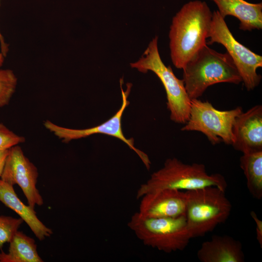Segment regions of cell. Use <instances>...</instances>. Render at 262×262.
<instances>
[{
	"mask_svg": "<svg viewBox=\"0 0 262 262\" xmlns=\"http://www.w3.org/2000/svg\"><path fill=\"white\" fill-rule=\"evenodd\" d=\"M212 16L205 1L196 0L184 4L173 17L169 33V48L176 67L182 69L206 45Z\"/></svg>",
	"mask_w": 262,
	"mask_h": 262,
	"instance_id": "6da1fadb",
	"label": "cell"
},
{
	"mask_svg": "<svg viewBox=\"0 0 262 262\" xmlns=\"http://www.w3.org/2000/svg\"><path fill=\"white\" fill-rule=\"evenodd\" d=\"M183 81L191 99L201 97L207 88L220 82L238 84L242 82L227 52L219 53L204 45L183 67Z\"/></svg>",
	"mask_w": 262,
	"mask_h": 262,
	"instance_id": "7a4b0ae2",
	"label": "cell"
},
{
	"mask_svg": "<svg viewBox=\"0 0 262 262\" xmlns=\"http://www.w3.org/2000/svg\"><path fill=\"white\" fill-rule=\"evenodd\" d=\"M209 186L224 191L227 183L220 174H209L202 164H186L176 158L167 159L162 168L153 173L137 191L136 198L160 189L189 191Z\"/></svg>",
	"mask_w": 262,
	"mask_h": 262,
	"instance_id": "3957f363",
	"label": "cell"
},
{
	"mask_svg": "<svg viewBox=\"0 0 262 262\" xmlns=\"http://www.w3.org/2000/svg\"><path fill=\"white\" fill-rule=\"evenodd\" d=\"M185 192V216L192 238L204 236L229 218L232 205L225 191L209 186Z\"/></svg>",
	"mask_w": 262,
	"mask_h": 262,
	"instance_id": "277c9868",
	"label": "cell"
},
{
	"mask_svg": "<svg viewBox=\"0 0 262 262\" xmlns=\"http://www.w3.org/2000/svg\"><path fill=\"white\" fill-rule=\"evenodd\" d=\"M128 226L145 245L167 253L183 250L192 238L185 215L149 217L138 212Z\"/></svg>",
	"mask_w": 262,
	"mask_h": 262,
	"instance_id": "5b68a950",
	"label": "cell"
},
{
	"mask_svg": "<svg viewBox=\"0 0 262 262\" xmlns=\"http://www.w3.org/2000/svg\"><path fill=\"white\" fill-rule=\"evenodd\" d=\"M158 39L157 36L153 38L141 57L130 65L141 72L151 71L157 76L166 92L170 119L177 123L185 124L189 117L191 99L183 81L178 79L171 67L166 66L162 61L158 50Z\"/></svg>",
	"mask_w": 262,
	"mask_h": 262,
	"instance_id": "8992f818",
	"label": "cell"
},
{
	"mask_svg": "<svg viewBox=\"0 0 262 262\" xmlns=\"http://www.w3.org/2000/svg\"><path fill=\"white\" fill-rule=\"evenodd\" d=\"M242 112L241 107L220 111L208 101L192 99L188 120L181 130L201 132L213 145L221 142L231 145L233 126L236 118Z\"/></svg>",
	"mask_w": 262,
	"mask_h": 262,
	"instance_id": "52a82bcc",
	"label": "cell"
},
{
	"mask_svg": "<svg viewBox=\"0 0 262 262\" xmlns=\"http://www.w3.org/2000/svg\"><path fill=\"white\" fill-rule=\"evenodd\" d=\"M208 38H210L208 44L217 43L225 48L248 91L253 90L259 84L262 77L257 70L262 66V56L235 39L217 10L213 13Z\"/></svg>",
	"mask_w": 262,
	"mask_h": 262,
	"instance_id": "ba28073f",
	"label": "cell"
},
{
	"mask_svg": "<svg viewBox=\"0 0 262 262\" xmlns=\"http://www.w3.org/2000/svg\"><path fill=\"white\" fill-rule=\"evenodd\" d=\"M127 86L126 90L124 91L120 84L122 102L120 109L112 117L100 125L87 129H74L63 127L46 120L44 122V125L47 130L53 133L65 143L98 133L116 137L124 142L133 150L140 157L146 168L149 170L151 162L147 154L137 148L134 146L133 139L127 138L122 130V116L126 108L129 104L128 97L131 91V84L129 83Z\"/></svg>",
	"mask_w": 262,
	"mask_h": 262,
	"instance_id": "9c48e42d",
	"label": "cell"
},
{
	"mask_svg": "<svg viewBox=\"0 0 262 262\" xmlns=\"http://www.w3.org/2000/svg\"><path fill=\"white\" fill-rule=\"evenodd\" d=\"M38 177L37 167L24 155L22 148L18 145L10 148L0 179L12 185L17 184L28 205L33 208L35 205L42 206L44 203L36 187Z\"/></svg>",
	"mask_w": 262,
	"mask_h": 262,
	"instance_id": "30bf717a",
	"label": "cell"
},
{
	"mask_svg": "<svg viewBox=\"0 0 262 262\" xmlns=\"http://www.w3.org/2000/svg\"><path fill=\"white\" fill-rule=\"evenodd\" d=\"M234 148L243 153L262 150V106L255 105L241 113L233 128Z\"/></svg>",
	"mask_w": 262,
	"mask_h": 262,
	"instance_id": "8fae6325",
	"label": "cell"
},
{
	"mask_svg": "<svg viewBox=\"0 0 262 262\" xmlns=\"http://www.w3.org/2000/svg\"><path fill=\"white\" fill-rule=\"evenodd\" d=\"M138 212L149 217H176L185 215V192L174 189H160L143 195Z\"/></svg>",
	"mask_w": 262,
	"mask_h": 262,
	"instance_id": "7c38bea8",
	"label": "cell"
},
{
	"mask_svg": "<svg viewBox=\"0 0 262 262\" xmlns=\"http://www.w3.org/2000/svg\"><path fill=\"white\" fill-rule=\"evenodd\" d=\"M201 262H243L241 242L228 235H214L203 242L197 252Z\"/></svg>",
	"mask_w": 262,
	"mask_h": 262,
	"instance_id": "4fadbf2b",
	"label": "cell"
},
{
	"mask_svg": "<svg viewBox=\"0 0 262 262\" xmlns=\"http://www.w3.org/2000/svg\"><path fill=\"white\" fill-rule=\"evenodd\" d=\"M0 201L17 214L30 227L35 236L43 241L50 237L52 230L38 218L34 208L25 205L18 197L13 185L0 179Z\"/></svg>",
	"mask_w": 262,
	"mask_h": 262,
	"instance_id": "5bb4252c",
	"label": "cell"
},
{
	"mask_svg": "<svg viewBox=\"0 0 262 262\" xmlns=\"http://www.w3.org/2000/svg\"><path fill=\"white\" fill-rule=\"evenodd\" d=\"M217 6L220 16L225 18L232 16L240 21L239 29L252 31L262 29V3H250L245 0H211Z\"/></svg>",
	"mask_w": 262,
	"mask_h": 262,
	"instance_id": "9a60e30c",
	"label": "cell"
},
{
	"mask_svg": "<svg viewBox=\"0 0 262 262\" xmlns=\"http://www.w3.org/2000/svg\"><path fill=\"white\" fill-rule=\"evenodd\" d=\"M34 240L17 230L9 242L7 253L1 250L0 262H42Z\"/></svg>",
	"mask_w": 262,
	"mask_h": 262,
	"instance_id": "2e32d148",
	"label": "cell"
},
{
	"mask_svg": "<svg viewBox=\"0 0 262 262\" xmlns=\"http://www.w3.org/2000/svg\"><path fill=\"white\" fill-rule=\"evenodd\" d=\"M240 167L246 180L248 191L257 199L262 198V150L243 153Z\"/></svg>",
	"mask_w": 262,
	"mask_h": 262,
	"instance_id": "e0dca14e",
	"label": "cell"
},
{
	"mask_svg": "<svg viewBox=\"0 0 262 262\" xmlns=\"http://www.w3.org/2000/svg\"><path fill=\"white\" fill-rule=\"evenodd\" d=\"M17 79L13 71L0 69V108L8 105L14 94Z\"/></svg>",
	"mask_w": 262,
	"mask_h": 262,
	"instance_id": "ac0fdd59",
	"label": "cell"
},
{
	"mask_svg": "<svg viewBox=\"0 0 262 262\" xmlns=\"http://www.w3.org/2000/svg\"><path fill=\"white\" fill-rule=\"evenodd\" d=\"M23 222L21 218L0 215V249L4 244L9 243Z\"/></svg>",
	"mask_w": 262,
	"mask_h": 262,
	"instance_id": "d6986e66",
	"label": "cell"
},
{
	"mask_svg": "<svg viewBox=\"0 0 262 262\" xmlns=\"http://www.w3.org/2000/svg\"><path fill=\"white\" fill-rule=\"evenodd\" d=\"M25 141V137L16 134L0 123V150L9 149Z\"/></svg>",
	"mask_w": 262,
	"mask_h": 262,
	"instance_id": "ffe728a7",
	"label": "cell"
},
{
	"mask_svg": "<svg viewBox=\"0 0 262 262\" xmlns=\"http://www.w3.org/2000/svg\"><path fill=\"white\" fill-rule=\"evenodd\" d=\"M250 215L253 219L256 224V238L261 246L262 247V221L257 216L256 213L254 211H251Z\"/></svg>",
	"mask_w": 262,
	"mask_h": 262,
	"instance_id": "44dd1931",
	"label": "cell"
},
{
	"mask_svg": "<svg viewBox=\"0 0 262 262\" xmlns=\"http://www.w3.org/2000/svg\"><path fill=\"white\" fill-rule=\"evenodd\" d=\"M9 152V149L0 150V178L2 173Z\"/></svg>",
	"mask_w": 262,
	"mask_h": 262,
	"instance_id": "7402d4cb",
	"label": "cell"
},
{
	"mask_svg": "<svg viewBox=\"0 0 262 262\" xmlns=\"http://www.w3.org/2000/svg\"><path fill=\"white\" fill-rule=\"evenodd\" d=\"M0 45L1 49V52L3 54L4 57L7 56V53L9 50L8 44L6 43L4 40L3 35L0 31Z\"/></svg>",
	"mask_w": 262,
	"mask_h": 262,
	"instance_id": "603a6c76",
	"label": "cell"
},
{
	"mask_svg": "<svg viewBox=\"0 0 262 262\" xmlns=\"http://www.w3.org/2000/svg\"><path fill=\"white\" fill-rule=\"evenodd\" d=\"M4 56H3L1 51H0V67L2 66L4 63Z\"/></svg>",
	"mask_w": 262,
	"mask_h": 262,
	"instance_id": "cb8c5ba5",
	"label": "cell"
}]
</instances>
